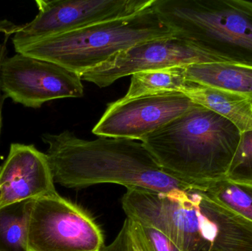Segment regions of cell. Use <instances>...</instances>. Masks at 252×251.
I'll return each mask as SVG.
<instances>
[{
	"label": "cell",
	"instance_id": "17",
	"mask_svg": "<svg viewBox=\"0 0 252 251\" xmlns=\"http://www.w3.org/2000/svg\"><path fill=\"white\" fill-rule=\"evenodd\" d=\"M132 220V219H131ZM134 222L135 228L141 241L148 251H182L179 248L157 228Z\"/></svg>",
	"mask_w": 252,
	"mask_h": 251
},
{
	"label": "cell",
	"instance_id": "6",
	"mask_svg": "<svg viewBox=\"0 0 252 251\" xmlns=\"http://www.w3.org/2000/svg\"><path fill=\"white\" fill-rule=\"evenodd\" d=\"M28 238L31 251H102L105 246L94 218L58 193L35 199Z\"/></svg>",
	"mask_w": 252,
	"mask_h": 251
},
{
	"label": "cell",
	"instance_id": "9",
	"mask_svg": "<svg viewBox=\"0 0 252 251\" xmlns=\"http://www.w3.org/2000/svg\"><path fill=\"white\" fill-rule=\"evenodd\" d=\"M195 104L182 93L121 98L108 106L93 133L98 137L141 141Z\"/></svg>",
	"mask_w": 252,
	"mask_h": 251
},
{
	"label": "cell",
	"instance_id": "4",
	"mask_svg": "<svg viewBox=\"0 0 252 251\" xmlns=\"http://www.w3.org/2000/svg\"><path fill=\"white\" fill-rule=\"evenodd\" d=\"M154 9L177 36L227 63L252 66V1L155 0Z\"/></svg>",
	"mask_w": 252,
	"mask_h": 251
},
{
	"label": "cell",
	"instance_id": "2",
	"mask_svg": "<svg viewBox=\"0 0 252 251\" xmlns=\"http://www.w3.org/2000/svg\"><path fill=\"white\" fill-rule=\"evenodd\" d=\"M241 134L223 116L195 104L140 141L171 176L205 190L226 177Z\"/></svg>",
	"mask_w": 252,
	"mask_h": 251
},
{
	"label": "cell",
	"instance_id": "19",
	"mask_svg": "<svg viewBox=\"0 0 252 251\" xmlns=\"http://www.w3.org/2000/svg\"><path fill=\"white\" fill-rule=\"evenodd\" d=\"M10 36L4 35V40L2 43L0 44V69H1V63L4 59L7 57V42ZM5 96L3 94L0 87V132H1V122H2V108L4 104Z\"/></svg>",
	"mask_w": 252,
	"mask_h": 251
},
{
	"label": "cell",
	"instance_id": "10",
	"mask_svg": "<svg viewBox=\"0 0 252 251\" xmlns=\"http://www.w3.org/2000/svg\"><path fill=\"white\" fill-rule=\"evenodd\" d=\"M46 153L13 143L0 167V206L57 193Z\"/></svg>",
	"mask_w": 252,
	"mask_h": 251
},
{
	"label": "cell",
	"instance_id": "1",
	"mask_svg": "<svg viewBox=\"0 0 252 251\" xmlns=\"http://www.w3.org/2000/svg\"><path fill=\"white\" fill-rule=\"evenodd\" d=\"M41 139L48 145L46 155L55 182L67 188L116 184L162 194L196 188L165 172L137 140H85L67 130Z\"/></svg>",
	"mask_w": 252,
	"mask_h": 251
},
{
	"label": "cell",
	"instance_id": "11",
	"mask_svg": "<svg viewBox=\"0 0 252 251\" xmlns=\"http://www.w3.org/2000/svg\"><path fill=\"white\" fill-rule=\"evenodd\" d=\"M195 104L216 112L243 131H252V100L229 91L187 81L182 91Z\"/></svg>",
	"mask_w": 252,
	"mask_h": 251
},
{
	"label": "cell",
	"instance_id": "8",
	"mask_svg": "<svg viewBox=\"0 0 252 251\" xmlns=\"http://www.w3.org/2000/svg\"><path fill=\"white\" fill-rule=\"evenodd\" d=\"M217 62L223 61L176 35L135 44L80 77L104 88L139 72Z\"/></svg>",
	"mask_w": 252,
	"mask_h": 251
},
{
	"label": "cell",
	"instance_id": "7",
	"mask_svg": "<svg viewBox=\"0 0 252 251\" xmlns=\"http://www.w3.org/2000/svg\"><path fill=\"white\" fill-rule=\"evenodd\" d=\"M81 77L56 63L16 53L6 57L0 69V87L6 98L38 109L62 98L81 97Z\"/></svg>",
	"mask_w": 252,
	"mask_h": 251
},
{
	"label": "cell",
	"instance_id": "12",
	"mask_svg": "<svg viewBox=\"0 0 252 251\" xmlns=\"http://www.w3.org/2000/svg\"><path fill=\"white\" fill-rule=\"evenodd\" d=\"M187 80L252 100V66L217 62L185 67Z\"/></svg>",
	"mask_w": 252,
	"mask_h": 251
},
{
	"label": "cell",
	"instance_id": "18",
	"mask_svg": "<svg viewBox=\"0 0 252 251\" xmlns=\"http://www.w3.org/2000/svg\"><path fill=\"white\" fill-rule=\"evenodd\" d=\"M102 251H148L141 241L133 220L126 218L119 234L109 246Z\"/></svg>",
	"mask_w": 252,
	"mask_h": 251
},
{
	"label": "cell",
	"instance_id": "14",
	"mask_svg": "<svg viewBox=\"0 0 252 251\" xmlns=\"http://www.w3.org/2000/svg\"><path fill=\"white\" fill-rule=\"evenodd\" d=\"M185 67L174 66L134 74L131 75L130 86L122 99L130 100L142 96L182 93L188 81Z\"/></svg>",
	"mask_w": 252,
	"mask_h": 251
},
{
	"label": "cell",
	"instance_id": "15",
	"mask_svg": "<svg viewBox=\"0 0 252 251\" xmlns=\"http://www.w3.org/2000/svg\"><path fill=\"white\" fill-rule=\"evenodd\" d=\"M204 191L212 200L252 223V184L223 178L210 184Z\"/></svg>",
	"mask_w": 252,
	"mask_h": 251
},
{
	"label": "cell",
	"instance_id": "3",
	"mask_svg": "<svg viewBox=\"0 0 252 251\" xmlns=\"http://www.w3.org/2000/svg\"><path fill=\"white\" fill-rule=\"evenodd\" d=\"M174 35L153 4L134 16L13 46L16 53L56 63L81 76L135 44Z\"/></svg>",
	"mask_w": 252,
	"mask_h": 251
},
{
	"label": "cell",
	"instance_id": "16",
	"mask_svg": "<svg viewBox=\"0 0 252 251\" xmlns=\"http://www.w3.org/2000/svg\"><path fill=\"white\" fill-rule=\"evenodd\" d=\"M225 179L252 184V131H243Z\"/></svg>",
	"mask_w": 252,
	"mask_h": 251
},
{
	"label": "cell",
	"instance_id": "5",
	"mask_svg": "<svg viewBox=\"0 0 252 251\" xmlns=\"http://www.w3.org/2000/svg\"><path fill=\"white\" fill-rule=\"evenodd\" d=\"M155 0H36L38 13L29 23L0 22V32L13 44L31 42L72 32L100 22L134 16Z\"/></svg>",
	"mask_w": 252,
	"mask_h": 251
},
{
	"label": "cell",
	"instance_id": "13",
	"mask_svg": "<svg viewBox=\"0 0 252 251\" xmlns=\"http://www.w3.org/2000/svg\"><path fill=\"white\" fill-rule=\"evenodd\" d=\"M35 200L0 206V251H31L29 225Z\"/></svg>",
	"mask_w": 252,
	"mask_h": 251
}]
</instances>
